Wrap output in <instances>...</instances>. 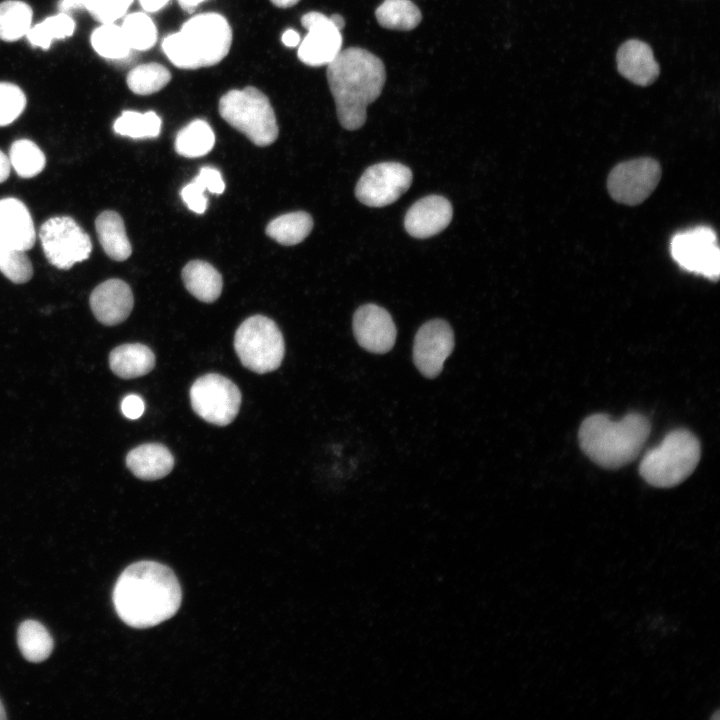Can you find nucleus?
Returning <instances> with one entry per match:
<instances>
[{
    "instance_id": "nucleus-43",
    "label": "nucleus",
    "mask_w": 720,
    "mask_h": 720,
    "mask_svg": "<svg viewBox=\"0 0 720 720\" xmlns=\"http://www.w3.org/2000/svg\"><path fill=\"white\" fill-rule=\"evenodd\" d=\"M9 158L0 150V183L7 180L10 174Z\"/></svg>"
},
{
    "instance_id": "nucleus-23",
    "label": "nucleus",
    "mask_w": 720,
    "mask_h": 720,
    "mask_svg": "<svg viewBox=\"0 0 720 720\" xmlns=\"http://www.w3.org/2000/svg\"><path fill=\"white\" fill-rule=\"evenodd\" d=\"M95 228L103 250L111 259L124 261L130 257L132 247L123 219L117 212L106 210L100 213Z\"/></svg>"
},
{
    "instance_id": "nucleus-42",
    "label": "nucleus",
    "mask_w": 720,
    "mask_h": 720,
    "mask_svg": "<svg viewBox=\"0 0 720 720\" xmlns=\"http://www.w3.org/2000/svg\"><path fill=\"white\" fill-rule=\"evenodd\" d=\"M170 0H139L141 7L147 12H157L167 5Z\"/></svg>"
},
{
    "instance_id": "nucleus-27",
    "label": "nucleus",
    "mask_w": 720,
    "mask_h": 720,
    "mask_svg": "<svg viewBox=\"0 0 720 720\" xmlns=\"http://www.w3.org/2000/svg\"><path fill=\"white\" fill-rule=\"evenodd\" d=\"M214 144L215 134L211 126L202 119H196L178 132L175 150L181 156L196 158L209 153Z\"/></svg>"
},
{
    "instance_id": "nucleus-44",
    "label": "nucleus",
    "mask_w": 720,
    "mask_h": 720,
    "mask_svg": "<svg viewBox=\"0 0 720 720\" xmlns=\"http://www.w3.org/2000/svg\"><path fill=\"white\" fill-rule=\"evenodd\" d=\"M206 0H178L179 5L185 11L192 12L199 4Z\"/></svg>"
},
{
    "instance_id": "nucleus-2",
    "label": "nucleus",
    "mask_w": 720,
    "mask_h": 720,
    "mask_svg": "<svg viewBox=\"0 0 720 720\" xmlns=\"http://www.w3.org/2000/svg\"><path fill=\"white\" fill-rule=\"evenodd\" d=\"M326 76L341 126L350 131L360 129L367 118V106L384 88V63L366 49L349 47L327 65Z\"/></svg>"
},
{
    "instance_id": "nucleus-9",
    "label": "nucleus",
    "mask_w": 720,
    "mask_h": 720,
    "mask_svg": "<svg viewBox=\"0 0 720 720\" xmlns=\"http://www.w3.org/2000/svg\"><path fill=\"white\" fill-rule=\"evenodd\" d=\"M190 401L192 409L202 419L226 426L239 412L241 393L230 379L211 373L195 380L190 388Z\"/></svg>"
},
{
    "instance_id": "nucleus-25",
    "label": "nucleus",
    "mask_w": 720,
    "mask_h": 720,
    "mask_svg": "<svg viewBox=\"0 0 720 720\" xmlns=\"http://www.w3.org/2000/svg\"><path fill=\"white\" fill-rule=\"evenodd\" d=\"M17 643L23 657L34 663L46 660L54 645L48 630L35 620H25L19 625Z\"/></svg>"
},
{
    "instance_id": "nucleus-38",
    "label": "nucleus",
    "mask_w": 720,
    "mask_h": 720,
    "mask_svg": "<svg viewBox=\"0 0 720 720\" xmlns=\"http://www.w3.org/2000/svg\"><path fill=\"white\" fill-rule=\"evenodd\" d=\"M205 190H208V185L202 175L198 173L190 183L182 188L180 195L191 211L203 214L207 208Z\"/></svg>"
},
{
    "instance_id": "nucleus-4",
    "label": "nucleus",
    "mask_w": 720,
    "mask_h": 720,
    "mask_svg": "<svg viewBox=\"0 0 720 720\" xmlns=\"http://www.w3.org/2000/svg\"><path fill=\"white\" fill-rule=\"evenodd\" d=\"M232 44V30L218 13H202L186 21L178 32L164 38L162 49L173 65L198 69L221 62Z\"/></svg>"
},
{
    "instance_id": "nucleus-16",
    "label": "nucleus",
    "mask_w": 720,
    "mask_h": 720,
    "mask_svg": "<svg viewBox=\"0 0 720 720\" xmlns=\"http://www.w3.org/2000/svg\"><path fill=\"white\" fill-rule=\"evenodd\" d=\"M90 307L96 319L107 326L123 322L131 313L134 297L129 285L120 279L99 284L90 295Z\"/></svg>"
},
{
    "instance_id": "nucleus-47",
    "label": "nucleus",
    "mask_w": 720,
    "mask_h": 720,
    "mask_svg": "<svg viewBox=\"0 0 720 720\" xmlns=\"http://www.w3.org/2000/svg\"><path fill=\"white\" fill-rule=\"evenodd\" d=\"M6 718H7V716H6V713H5V709H4L3 704H2V702H1V700H0V720H4V719H6Z\"/></svg>"
},
{
    "instance_id": "nucleus-29",
    "label": "nucleus",
    "mask_w": 720,
    "mask_h": 720,
    "mask_svg": "<svg viewBox=\"0 0 720 720\" xmlns=\"http://www.w3.org/2000/svg\"><path fill=\"white\" fill-rule=\"evenodd\" d=\"M161 125L162 120L154 111L140 113L126 110L115 120L113 129L120 136L147 139L157 137L161 132Z\"/></svg>"
},
{
    "instance_id": "nucleus-6",
    "label": "nucleus",
    "mask_w": 720,
    "mask_h": 720,
    "mask_svg": "<svg viewBox=\"0 0 720 720\" xmlns=\"http://www.w3.org/2000/svg\"><path fill=\"white\" fill-rule=\"evenodd\" d=\"M221 117L257 146H268L278 137V125L268 97L248 86L232 89L219 100Z\"/></svg>"
},
{
    "instance_id": "nucleus-46",
    "label": "nucleus",
    "mask_w": 720,
    "mask_h": 720,
    "mask_svg": "<svg viewBox=\"0 0 720 720\" xmlns=\"http://www.w3.org/2000/svg\"><path fill=\"white\" fill-rule=\"evenodd\" d=\"M329 18L340 31L345 27V20L341 15L333 14Z\"/></svg>"
},
{
    "instance_id": "nucleus-19",
    "label": "nucleus",
    "mask_w": 720,
    "mask_h": 720,
    "mask_svg": "<svg viewBox=\"0 0 720 720\" xmlns=\"http://www.w3.org/2000/svg\"><path fill=\"white\" fill-rule=\"evenodd\" d=\"M0 237L13 247L27 251L36 240V232L29 210L17 198L0 199Z\"/></svg>"
},
{
    "instance_id": "nucleus-45",
    "label": "nucleus",
    "mask_w": 720,
    "mask_h": 720,
    "mask_svg": "<svg viewBox=\"0 0 720 720\" xmlns=\"http://www.w3.org/2000/svg\"><path fill=\"white\" fill-rule=\"evenodd\" d=\"M273 5L279 8H289L296 5L300 0H270Z\"/></svg>"
},
{
    "instance_id": "nucleus-37",
    "label": "nucleus",
    "mask_w": 720,
    "mask_h": 720,
    "mask_svg": "<svg viewBox=\"0 0 720 720\" xmlns=\"http://www.w3.org/2000/svg\"><path fill=\"white\" fill-rule=\"evenodd\" d=\"M25 106L26 96L17 85L0 82V127L14 122Z\"/></svg>"
},
{
    "instance_id": "nucleus-20",
    "label": "nucleus",
    "mask_w": 720,
    "mask_h": 720,
    "mask_svg": "<svg viewBox=\"0 0 720 720\" xmlns=\"http://www.w3.org/2000/svg\"><path fill=\"white\" fill-rule=\"evenodd\" d=\"M128 469L139 479L157 480L168 475L174 458L160 443H146L133 448L126 456Z\"/></svg>"
},
{
    "instance_id": "nucleus-1",
    "label": "nucleus",
    "mask_w": 720,
    "mask_h": 720,
    "mask_svg": "<svg viewBox=\"0 0 720 720\" xmlns=\"http://www.w3.org/2000/svg\"><path fill=\"white\" fill-rule=\"evenodd\" d=\"M112 597L119 618L128 626L142 629L174 616L181 604L182 591L169 567L140 561L120 574Z\"/></svg>"
},
{
    "instance_id": "nucleus-8",
    "label": "nucleus",
    "mask_w": 720,
    "mask_h": 720,
    "mask_svg": "<svg viewBox=\"0 0 720 720\" xmlns=\"http://www.w3.org/2000/svg\"><path fill=\"white\" fill-rule=\"evenodd\" d=\"M46 259L61 270L89 258L92 242L89 235L69 216H55L46 220L39 231Z\"/></svg>"
},
{
    "instance_id": "nucleus-18",
    "label": "nucleus",
    "mask_w": 720,
    "mask_h": 720,
    "mask_svg": "<svg viewBox=\"0 0 720 720\" xmlns=\"http://www.w3.org/2000/svg\"><path fill=\"white\" fill-rule=\"evenodd\" d=\"M618 72L635 85L646 87L658 78L660 67L649 44L638 39L622 43L616 54Z\"/></svg>"
},
{
    "instance_id": "nucleus-28",
    "label": "nucleus",
    "mask_w": 720,
    "mask_h": 720,
    "mask_svg": "<svg viewBox=\"0 0 720 720\" xmlns=\"http://www.w3.org/2000/svg\"><path fill=\"white\" fill-rule=\"evenodd\" d=\"M33 11L19 0H5L0 3V39L15 41L27 34L31 28Z\"/></svg>"
},
{
    "instance_id": "nucleus-15",
    "label": "nucleus",
    "mask_w": 720,
    "mask_h": 720,
    "mask_svg": "<svg viewBox=\"0 0 720 720\" xmlns=\"http://www.w3.org/2000/svg\"><path fill=\"white\" fill-rule=\"evenodd\" d=\"M353 333L362 348L383 354L394 346L397 331L387 310L376 304H365L353 315Z\"/></svg>"
},
{
    "instance_id": "nucleus-10",
    "label": "nucleus",
    "mask_w": 720,
    "mask_h": 720,
    "mask_svg": "<svg viewBox=\"0 0 720 720\" xmlns=\"http://www.w3.org/2000/svg\"><path fill=\"white\" fill-rule=\"evenodd\" d=\"M672 258L683 269L717 278L720 271V252L714 230L698 226L673 236L670 244Z\"/></svg>"
},
{
    "instance_id": "nucleus-7",
    "label": "nucleus",
    "mask_w": 720,
    "mask_h": 720,
    "mask_svg": "<svg viewBox=\"0 0 720 720\" xmlns=\"http://www.w3.org/2000/svg\"><path fill=\"white\" fill-rule=\"evenodd\" d=\"M234 348L244 367L264 374L282 363L285 344L277 324L268 317L247 318L236 330Z\"/></svg>"
},
{
    "instance_id": "nucleus-26",
    "label": "nucleus",
    "mask_w": 720,
    "mask_h": 720,
    "mask_svg": "<svg viewBox=\"0 0 720 720\" xmlns=\"http://www.w3.org/2000/svg\"><path fill=\"white\" fill-rule=\"evenodd\" d=\"M375 17L383 28L409 31L419 25L422 13L411 0H384L376 8Z\"/></svg>"
},
{
    "instance_id": "nucleus-5",
    "label": "nucleus",
    "mask_w": 720,
    "mask_h": 720,
    "mask_svg": "<svg viewBox=\"0 0 720 720\" xmlns=\"http://www.w3.org/2000/svg\"><path fill=\"white\" fill-rule=\"evenodd\" d=\"M700 457L701 445L698 438L687 429H674L666 434L657 446L644 454L639 473L654 487H673L692 474Z\"/></svg>"
},
{
    "instance_id": "nucleus-3",
    "label": "nucleus",
    "mask_w": 720,
    "mask_h": 720,
    "mask_svg": "<svg viewBox=\"0 0 720 720\" xmlns=\"http://www.w3.org/2000/svg\"><path fill=\"white\" fill-rule=\"evenodd\" d=\"M648 418L638 412L620 420L597 413L581 423L578 440L582 451L597 465L618 469L635 460L650 434Z\"/></svg>"
},
{
    "instance_id": "nucleus-34",
    "label": "nucleus",
    "mask_w": 720,
    "mask_h": 720,
    "mask_svg": "<svg viewBox=\"0 0 720 720\" xmlns=\"http://www.w3.org/2000/svg\"><path fill=\"white\" fill-rule=\"evenodd\" d=\"M91 45L102 57L120 60L130 54V47L120 26L114 23L102 24L91 34Z\"/></svg>"
},
{
    "instance_id": "nucleus-36",
    "label": "nucleus",
    "mask_w": 720,
    "mask_h": 720,
    "mask_svg": "<svg viewBox=\"0 0 720 720\" xmlns=\"http://www.w3.org/2000/svg\"><path fill=\"white\" fill-rule=\"evenodd\" d=\"M0 272L16 284L25 283L33 275L32 264L25 254L0 237Z\"/></svg>"
},
{
    "instance_id": "nucleus-21",
    "label": "nucleus",
    "mask_w": 720,
    "mask_h": 720,
    "mask_svg": "<svg viewBox=\"0 0 720 720\" xmlns=\"http://www.w3.org/2000/svg\"><path fill=\"white\" fill-rule=\"evenodd\" d=\"M109 365L120 378L132 379L146 375L154 368L155 355L144 344H123L110 352Z\"/></svg>"
},
{
    "instance_id": "nucleus-13",
    "label": "nucleus",
    "mask_w": 720,
    "mask_h": 720,
    "mask_svg": "<svg viewBox=\"0 0 720 720\" xmlns=\"http://www.w3.org/2000/svg\"><path fill=\"white\" fill-rule=\"evenodd\" d=\"M307 35L298 45L299 60L312 67L328 65L342 50L341 31L323 13L311 11L301 17Z\"/></svg>"
},
{
    "instance_id": "nucleus-22",
    "label": "nucleus",
    "mask_w": 720,
    "mask_h": 720,
    "mask_svg": "<svg viewBox=\"0 0 720 720\" xmlns=\"http://www.w3.org/2000/svg\"><path fill=\"white\" fill-rule=\"evenodd\" d=\"M182 280L186 289L198 300L212 303L222 292L221 274L208 262L193 260L182 270Z\"/></svg>"
},
{
    "instance_id": "nucleus-33",
    "label": "nucleus",
    "mask_w": 720,
    "mask_h": 720,
    "mask_svg": "<svg viewBox=\"0 0 720 720\" xmlns=\"http://www.w3.org/2000/svg\"><path fill=\"white\" fill-rule=\"evenodd\" d=\"M133 0H60L61 12L86 9L101 24L114 23L123 17Z\"/></svg>"
},
{
    "instance_id": "nucleus-40",
    "label": "nucleus",
    "mask_w": 720,
    "mask_h": 720,
    "mask_svg": "<svg viewBox=\"0 0 720 720\" xmlns=\"http://www.w3.org/2000/svg\"><path fill=\"white\" fill-rule=\"evenodd\" d=\"M208 184V191L212 194H222L225 190V182L221 173L213 167H202L199 171Z\"/></svg>"
},
{
    "instance_id": "nucleus-30",
    "label": "nucleus",
    "mask_w": 720,
    "mask_h": 720,
    "mask_svg": "<svg viewBox=\"0 0 720 720\" xmlns=\"http://www.w3.org/2000/svg\"><path fill=\"white\" fill-rule=\"evenodd\" d=\"M74 30V20L66 12H60L31 27L26 37L31 45L48 50L54 39L70 37Z\"/></svg>"
},
{
    "instance_id": "nucleus-39",
    "label": "nucleus",
    "mask_w": 720,
    "mask_h": 720,
    "mask_svg": "<svg viewBox=\"0 0 720 720\" xmlns=\"http://www.w3.org/2000/svg\"><path fill=\"white\" fill-rule=\"evenodd\" d=\"M145 410L142 398L135 394L126 396L121 403V411L129 419H138Z\"/></svg>"
},
{
    "instance_id": "nucleus-24",
    "label": "nucleus",
    "mask_w": 720,
    "mask_h": 720,
    "mask_svg": "<svg viewBox=\"0 0 720 720\" xmlns=\"http://www.w3.org/2000/svg\"><path fill=\"white\" fill-rule=\"evenodd\" d=\"M313 228V219L307 212L296 211L280 215L269 222L266 234L276 242L291 246L302 242Z\"/></svg>"
},
{
    "instance_id": "nucleus-32",
    "label": "nucleus",
    "mask_w": 720,
    "mask_h": 720,
    "mask_svg": "<svg viewBox=\"0 0 720 720\" xmlns=\"http://www.w3.org/2000/svg\"><path fill=\"white\" fill-rule=\"evenodd\" d=\"M9 161L20 177L31 178L43 170L46 158L33 141L19 139L14 141L10 147Z\"/></svg>"
},
{
    "instance_id": "nucleus-11",
    "label": "nucleus",
    "mask_w": 720,
    "mask_h": 720,
    "mask_svg": "<svg viewBox=\"0 0 720 720\" xmlns=\"http://www.w3.org/2000/svg\"><path fill=\"white\" fill-rule=\"evenodd\" d=\"M661 178L660 164L648 157L625 161L615 166L607 180L611 197L625 205L642 203L657 187Z\"/></svg>"
},
{
    "instance_id": "nucleus-35",
    "label": "nucleus",
    "mask_w": 720,
    "mask_h": 720,
    "mask_svg": "<svg viewBox=\"0 0 720 720\" xmlns=\"http://www.w3.org/2000/svg\"><path fill=\"white\" fill-rule=\"evenodd\" d=\"M120 27L131 50H148L157 41L156 26L152 19L143 12L128 14Z\"/></svg>"
},
{
    "instance_id": "nucleus-41",
    "label": "nucleus",
    "mask_w": 720,
    "mask_h": 720,
    "mask_svg": "<svg viewBox=\"0 0 720 720\" xmlns=\"http://www.w3.org/2000/svg\"><path fill=\"white\" fill-rule=\"evenodd\" d=\"M281 41L286 47L293 48V47H297L300 44L301 38L297 31H295L293 29H287L282 34Z\"/></svg>"
},
{
    "instance_id": "nucleus-31",
    "label": "nucleus",
    "mask_w": 720,
    "mask_h": 720,
    "mask_svg": "<svg viewBox=\"0 0 720 720\" xmlns=\"http://www.w3.org/2000/svg\"><path fill=\"white\" fill-rule=\"evenodd\" d=\"M171 80L169 70L155 62L140 64L127 75L128 88L138 95H150L160 91Z\"/></svg>"
},
{
    "instance_id": "nucleus-12",
    "label": "nucleus",
    "mask_w": 720,
    "mask_h": 720,
    "mask_svg": "<svg viewBox=\"0 0 720 720\" xmlns=\"http://www.w3.org/2000/svg\"><path fill=\"white\" fill-rule=\"evenodd\" d=\"M412 171L398 162H381L368 167L357 182L356 198L369 207L395 202L412 183Z\"/></svg>"
},
{
    "instance_id": "nucleus-17",
    "label": "nucleus",
    "mask_w": 720,
    "mask_h": 720,
    "mask_svg": "<svg viewBox=\"0 0 720 720\" xmlns=\"http://www.w3.org/2000/svg\"><path fill=\"white\" fill-rule=\"evenodd\" d=\"M453 208L449 200L440 195H429L416 201L407 211L404 226L415 238H429L440 233L450 223Z\"/></svg>"
},
{
    "instance_id": "nucleus-14",
    "label": "nucleus",
    "mask_w": 720,
    "mask_h": 720,
    "mask_svg": "<svg viewBox=\"0 0 720 720\" xmlns=\"http://www.w3.org/2000/svg\"><path fill=\"white\" fill-rule=\"evenodd\" d=\"M454 333L442 319L424 323L417 331L413 345V361L422 375L434 378L454 349Z\"/></svg>"
}]
</instances>
